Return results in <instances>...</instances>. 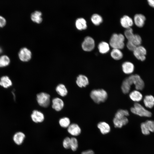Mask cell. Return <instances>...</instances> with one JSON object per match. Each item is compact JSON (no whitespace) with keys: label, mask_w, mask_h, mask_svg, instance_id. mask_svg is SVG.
Masks as SVG:
<instances>
[{"label":"cell","mask_w":154,"mask_h":154,"mask_svg":"<svg viewBox=\"0 0 154 154\" xmlns=\"http://www.w3.org/2000/svg\"><path fill=\"white\" fill-rule=\"evenodd\" d=\"M2 48L0 47V53H1L2 52Z\"/></svg>","instance_id":"cell-41"},{"label":"cell","mask_w":154,"mask_h":154,"mask_svg":"<svg viewBox=\"0 0 154 154\" xmlns=\"http://www.w3.org/2000/svg\"><path fill=\"white\" fill-rule=\"evenodd\" d=\"M120 22L121 26L126 29L130 27L133 24L132 19L127 15H124L121 18Z\"/></svg>","instance_id":"cell-12"},{"label":"cell","mask_w":154,"mask_h":154,"mask_svg":"<svg viewBox=\"0 0 154 154\" xmlns=\"http://www.w3.org/2000/svg\"><path fill=\"white\" fill-rule=\"evenodd\" d=\"M130 40L136 46L140 45L142 42V38L141 36L137 34H134Z\"/></svg>","instance_id":"cell-28"},{"label":"cell","mask_w":154,"mask_h":154,"mask_svg":"<svg viewBox=\"0 0 154 154\" xmlns=\"http://www.w3.org/2000/svg\"><path fill=\"white\" fill-rule=\"evenodd\" d=\"M122 69L125 74H130L134 71L135 67L133 64L129 61L124 62L121 65Z\"/></svg>","instance_id":"cell-9"},{"label":"cell","mask_w":154,"mask_h":154,"mask_svg":"<svg viewBox=\"0 0 154 154\" xmlns=\"http://www.w3.org/2000/svg\"><path fill=\"white\" fill-rule=\"evenodd\" d=\"M145 123L150 132H154V121L148 120L145 121Z\"/></svg>","instance_id":"cell-34"},{"label":"cell","mask_w":154,"mask_h":154,"mask_svg":"<svg viewBox=\"0 0 154 154\" xmlns=\"http://www.w3.org/2000/svg\"><path fill=\"white\" fill-rule=\"evenodd\" d=\"M42 13L40 11H36L32 13L31 18L33 21L39 23L42 21Z\"/></svg>","instance_id":"cell-22"},{"label":"cell","mask_w":154,"mask_h":154,"mask_svg":"<svg viewBox=\"0 0 154 154\" xmlns=\"http://www.w3.org/2000/svg\"><path fill=\"white\" fill-rule=\"evenodd\" d=\"M12 83L9 78L7 76L1 77L0 80V85L3 87L7 88L11 86Z\"/></svg>","instance_id":"cell-26"},{"label":"cell","mask_w":154,"mask_h":154,"mask_svg":"<svg viewBox=\"0 0 154 154\" xmlns=\"http://www.w3.org/2000/svg\"><path fill=\"white\" fill-rule=\"evenodd\" d=\"M133 84L136 89L139 91L142 90L145 85L144 81L139 75H131L125 78L122 82L121 86L122 92L125 94L128 93Z\"/></svg>","instance_id":"cell-1"},{"label":"cell","mask_w":154,"mask_h":154,"mask_svg":"<svg viewBox=\"0 0 154 154\" xmlns=\"http://www.w3.org/2000/svg\"><path fill=\"white\" fill-rule=\"evenodd\" d=\"M90 96L95 103L99 104L104 102L108 97L106 91L102 89H94L90 93Z\"/></svg>","instance_id":"cell-2"},{"label":"cell","mask_w":154,"mask_h":154,"mask_svg":"<svg viewBox=\"0 0 154 154\" xmlns=\"http://www.w3.org/2000/svg\"><path fill=\"white\" fill-rule=\"evenodd\" d=\"M59 123L60 126L63 127H68L70 125V121L68 118L64 117L60 119Z\"/></svg>","instance_id":"cell-31"},{"label":"cell","mask_w":154,"mask_h":154,"mask_svg":"<svg viewBox=\"0 0 154 154\" xmlns=\"http://www.w3.org/2000/svg\"><path fill=\"white\" fill-rule=\"evenodd\" d=\"M143 103L147 108H152L154 106V97L151 95L146 96L143 100Z\"/></svg>","instance_id":"cell-20"},{"label":"cell","mask_w":154,"mask_h":154,"mask_svg":"<svg viewBox=\"0 0 154 154\" xmlns=\"http://www.w3.org/2000/svg\"><path fill=\"white\" fill-rule=\"evenodd\" d=\"M124 33L128 40H130L134 34L133 30L131 27L127 28L125 30Z\"/></svg>","instance_id":"cell-33"},{"label":"cell","mask_w":154,"mask_h":154,"mask_svg":"<svg viewBox=\"0 0 154 154\" xmlns=\"http://www.w3.org/2000/svg\"><path fill=\"white\" fill-rule=\"evenodd\" d=\"M98 48L100 53L105 54L107 52L110 50L109 44L105 41L100 42L98 46Z\"/></svg>","instance_id":"cell-24"},{"label":"cell","mask_w":154,"mask_h":154,"mask_svg":"<svg viewBox=\"0 0 154 154\" xmlns=\"http://www.w3.org/2000/svg\"><path fill=\"white\" fill-rule=\"evenodd\" d=\"M10 62V60L6 55H3L0 56V67L8 66Z\"/></svg>","instance_id":"cell-30"},{"label":"cell","mask_w":154,"mask_h":154,"mask_svg":"<svg viewBox=\"0 0 154 154\" xmlns=\"http://www.w3.org/2000/svg\"><path fill=\"white\" fill-rule=\"evenodd\" d=\"M50 96L48 94L42 92L37 96V100L38 104L43 107H47L50 103Z\"/></svg>","instance_id":"cell-5"},{"label":"cell","mask_w":154,"mask_h":154,"mask_svg":"<svg viewBox=\"0 0 154 154\" xmlns=\"http://www.w3.org/2000/svg\"><path fill=\"white\" fill-rule=\"evenodd\" d=\"M76 83L80 88L85 87L89 84V80L87 77L83 74H80L77 77Z\"/></svg>","instance_id":"cell-11"},{"label":"cell","mask_w":154,"mask_h":154,"mask_svg":"<svg viewBox=\"0 0 154 154\" xmlns=\"http://www.w3.org/2000/svg\"><path fill=\"white\" fill-rule=\"evenodd\" d=\"M126 45L129 50L133 51L137 46L130 40H128Z\"/></svg>","instance_id":"cell-37"},{"label":"cell","mask_w":154,"mask_h":154,"mask_svg":"<svg viewBox=\"0 0 154 154\" xmlns=\"http://www.w3.org/2000/svg\"><path fill=\"white\" fill-rule=\"evenodd\" d=\"M56 90L59 95L62 97L66 96L68 94V90L66 87L62 84H59L56 86Z\"/></svg>","instance_id":"cell-25"},{"label":"cell","mask_w":154,"mask_h":154,"mask_svg":"<svg viewBox=\"0 0 154 154\" xmlns=\"http://www.w3.org/2000/svg\"><path fill=\"white\" fill-rule=\"evenodd\" d=\"M97 126L101 133L103 134L107 133L110 131V126L108 124L105 122H100L98 124Z\"/></svg>","instance_id":"cell-21"},{"label":"cell","mask_w":154,"mask_h":154,"mask_svg":"<svg viewBox=\"0 0 154 154\" xmlns=\"http://www.w3.org/2000/svg\"><path fill=\"white\" fill-rule=\"evenodd\" d=\"M146 18L145 16L142 14H136L133 18V22L137 27H142L145 24Z\"/></svg>","instance_id":"cell-10"},{"label":"cell","mask_w":154,"mask_h":154,"mask_svg":"<svg viewBox=\"0 0 154 154\" xmlns=\"http://www.w3.org/2000/svg\"><path fill=\"white\" fill-rule=\"evenodd\" d=\"M82 46L83 50L85 51H91L95 46V42L94 39L89 36L86 37L82 43Z\"/></svg>","instance_id":"cell-7"},{"label":"cell","mask_w":154,"mask_h":154,"mask_svg":"<svg viewBox=\"0 0 154 154\" xmlns=\"http://www.w3.org/2000/svg\"><path fill=\"white\" fill-rule=\"evenodd\" d=\"M78 147V142L77 139L74 137L70 138V147L73 151H75Z\"/></svg>","instance_id":"cell-32"},{"label":"cell","mask_w":154,"mask_h":154,"mask_svg":"<svg viewBox=\"0 0 154 154\" xmlns=\"http://www.w3.org/2000/svg\"><path fill=\"white\" fill-rule=\"evenodd\" d=\"M124 36L122 34L114 33L110 38V44L113 48L122 49L124 46Z\"/></svg>","instance_id":"cell-3"},{"label":"cell","mask_w":154,"mask_h":154,"mask_svg":"<svg viewBox=\"0 0 154 154\" xmlns=\"http://www.w3.org/2000/svg\"><path fill=\"white\" fill-rule=\"evenodd\" d=\"M133 52L134 56L137 59L141 61L145 60L147 51L143 46L141 45L137 46Z\"/></svg>","instance_id":"cell-6"},{"label":"cell","mask_w":154,"mask_h":154,"mask_svg":"<svg viewBox=\"0 0 154 154\" xmlns=\"http://www.w3.org/2000/svg\"><path fill=\"white\" fill-rule=\"evenodd\" d=\"M91 19L92 22L95 25H99L103 21L102 16L97 13L93 14Z\"/></svg>","instance_id":"cell-27"},{"label":"cell","mask_w":154,"mask_h":154,"mask_svg":"<svg viewBox=\"0 0 154 154\" xmlns=\"http://www.w3.org/2000/svg\"><path fill=\"white\" fill-rule=\"evenodd\" d=\"M31 117L32 120L36 123L41 122L43 121L44 119V114L37 110H34L33 112Z\"/></svg>","instance_id":"cell-14"},{"label":"cell","mask_w":154,"mask_h":154,"mask_svg":"<svg viewBox=\"0 0 154 154\" xmlns=\"http://www.w3.org/2000/svg\"><path fill=\"white\" fill-rule=\"evenodd\" d=\"M130 99L133 101L137 103L141 101L143 98V95L139 90H134L131 92L129 94Z\"/></svg>","instance_id":"cell-15"},{"label":"cell","mask_w":154,"mask_h":154,"mask_svg":"<svg viewBox=\"0 0 154 154\" xmlns=\"http://www.w3.org/2000/svg\"><path fill=\"white\" fill-rule=\"evenodd\" d=\"M147 1L148 5L150 7L154 8V0H148Z\"/></svg>","instance_id":"cell-39"},{"label":"cell","mask_w":154,"mask_h":154,"mask_svg":"<svg viewBox=\"0 0 154 154\" xmlns=\"http://www.w3.org/2000/svg\"><path fill=\"white\" fill-rule=\"evenodd\" d=\"M128 120L127 117L121 118H114L113 122L115 126L116 127L121 128L123 125L126 124L128 122Z\"/></svg>","instance_id":"cell-18"},{"label":"cell","mask_w":154,"mask_h":154,"mask_svg":"<svg viewBox=\"0 0 154 154\" xmlns=\"http://www.w3.org/2000/svg\"><path fill=\"white\" fill-rule=\"evenodd\" d=\"M25 137V135L23 133L18 132L14 135L13 139L15 144L19 145L22 143Z\"/></svg>","instance_id":"cell-17"},{"label":"cell","mask_w":154,"mask_h":154,"mask_svg":"<svg viewBox=\"0 0 154 154\" xmlns=\"http://www.w3.org/2000/svg\"><path fill=\"white\" fill-rule=\"evenodd\" d=\"M130 110L132 113L141 117H150L152 115L150 112L138 103H135L133 106L131 108Z\"/></svg>","instance_id":"cell-4"},{"label":"cell","mask_w":154,"mask_h":154,"mask_svg":"<svg viewBox=\"0 0 154 154\" xmlns=\"http://www.w3.org/2000/svg\"><path fill=\"white\" fill-rule=\"evenodd\" d=\"M63 145L65 149L70 148V138L68 137H66L63 141Z\"/></svg>","instance_id":"cell-36"},{"label":"cell","mask_w":154,"mask_h":154,"mask_svg":"<svg viewBox=\"0 0 154 154\" xmlns=\"http://www.w3.org/2000/svg\"><path fill=\"white\" fill-rule=\"evenodd\" d=\"M81 154H94V153L92 150H88L83 152Z\"/></svg>","instance_id":"cell-40"},{"label":"cell","mask_w":154,"mask_h":154,"mask_svg":"<svg viewBox=\"0 0 154 154\" xmlns=\"http://www.w3.org/2000/svg\"><path fill=\"white\" fill-rule=\"evenodd\" d=\"M52 108L57 111L61 110L64 106V104L63 101L59 98H55L52 101Z\"/></svg>","instance_id":"cell-13"},{"label":"cell","mask_w":154,"mask_h":154,"mask_svg":"<svg viewBox=\"0 0 154 154\" xmlns=\"http://www.w3.org/2000/svg\"><path fill=\"white\" fill-rule=\"evenodd\" d=\"M18 55L20 59L22 61L27 62L31 58V51L26 47H23L19 50Z\"/></svg>","instance_id":"cell-8"},{"label":"cell","mask_w":154,"mask_h":154,"mask_svg":"<svg viewBox=\"0 0 154 154\" xmlns=\"http://www.w3.org/2000/svg\"><path fill=\"white\" fill-rule=\"evenodd\" d=\"M141 128L142 133L145 135H148L150 134V131L147 128L145 122L142 123L141 125Z\"/></svg>","instance_id":"cell-35"},{"label":"cell","mask_w":154,"mask_h":154,"mask_svg":"<svg viewBox=\"0 0 154 154\" xmlns=\"http://www.w3.org/2000/svg\"><path fill=\"white\" fill-rule=\"evenodd\" d=\"M110 55L111 57L115 60L121 59L123 56V54L120 49L113 48L112 50Z\"/></svg>","instance_id":"cell-23"},{"label":"cell","mask_w":154,"mask_h":154,"mask_svg":"<svg viewBox=\"0 0 154 154\" xmlns=\"http://www.w3.org/2000/svg\"><path fill=\"white\" fill-rule=\"evenodd\" d=\"M75 25L76 28L79 30H84L87 27V22L84 18H78L76 20Z\"/></svg>","instance_id":"cell-19"},{"label":"cell","mask_w":154,"mask_h":154,"mask_svg":"<svg viewBox=\"0 0 154 154\" xmlns=\"http://www.w3.org/2000/svg\"><path fill=\"white\" fill-rule=\"evenodd\" d=\"M129 115V112L127 110L120 109L115 114L114 117L117 118H122L127 117Z\"/></svg>","instance_id":"cell-29"},{"label":"cell","mask_w":154,"mask_h":154,"mask_svg":"<svg viewBox=\"0 0 154 154\" xmlns=\"http://www.w3.org/2000/svg\"><path fill=\"white\" fill-rule=\"evenodd\" d=\"M68 131L71 135L77 136L79 135L81 132V130L79 126L75 123L70 125L68 127Z\"/></svg>","instance_id":"cell-16"},{"label":"cell","mask_w":154,"mask_h":154,"mask_svg":"<svg viewBox=\"0 0 154 154\" xmlns=\"http://www.w3.org/2000/svg\"><path fill=\"white\" fill-rule=\"evenodd\" d=\"M6 23L5 19L3 16L0 15V27L4 26Z\"/></svg>","instance_id":"cell-38"}]
</instances>
